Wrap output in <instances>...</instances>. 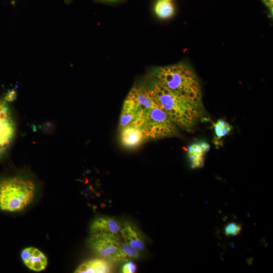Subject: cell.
<instances>
[{
  "label": "cell",
  "mask_w": 273,
  "mask_h": 273,
  "mask_svg": "<svg viewBox=\"0 0 273 273\" xmlns=\"http://www.w3.org/2000/svg\"><path fill=\"white\" fill-rule=\"evenodd\" d=\"M131 90L135 98L136 108L133 120L128 126L140 129L145 139H163L177 133L178 127L148 85L134 86Z\"/></svg>",
  "instance_id": "6da1fadb"
},
{
  "label": "cell",
  "mask_w": 273,
  "mask_h": 273,
  "mask_svg": "<svg viewBox=\"0 0 273 273\" xmlns=\"http://www.w3.org/2000/svg\"><path fill=\"white\" fill-rule=\"evenodd\" d=\"M172 121L186 130L192 128L200 118L202 102L172 90L152 78L148 85Z\"/></svg>",
  "instance_id": "7a4b0ae2"
},
{
  "label": "cell",
  "mask_w": 273,
  "mask_h": 273,
  "mask_svg": "<svg viewBox=\"0 0 273 273\" xmlns=\"http://www.w3.org/2000/svg\"><path fill=\"white\" fill-rule=\"evenodd\" d=\"M152 78L167 88L193 100L202 102L201 86L194 71L183 63L160 67L152 73Z\"/></svg>",
  "instance_id": "3957f363"
},
{
  "label": "cell",
  "mask_w": 273,
  "mask_h": 273,
  "mask_svg": "<svg viewBox=\"0 0 273 273\" xmlns=\"http://www.w3.org/2000/svg\"><path fill=\"white\" fill-rule=\"evenodd\" d=\"M36 191L35 182L22 175L0 179V210L15 213L23 211L33 201Z\"/></svg>",
  "instance_id": "277c9868"
},
{
  "label": "cell",
  "mask_w": 273,
  "mask_h": 273,
  "mask_svg": "<svg viewBox=\"0 0 273 273\" xmlns=\"http://www.w3.org/2000/svg\"><path fill=\"white\" fill-rule=\"evenodd\" d=\"M120 244L118 236L107 233L90 234L88 239V246L96 255L113 262H121Z\"/></svg>",
  "instance_id": "5b68a950"
},
{
  "label": "cell",
  "mask_w": 273,
  "mask_h": 273,
  "mask_svg": "<svg viewBox=\"0 0 273 273\" xmlns=\"http://www.w3.org/2000/svg\"><path fill=\"white\" fill-rule=\"evenodd\" d=\"M16 123L8 102L0 100V161L6 155L16 134Z\"/></svg>",
  "instance_id": "8992f818"
},
{
  "label": "cell",
  "mask_w": 273,
  "mask_h": 273,
  "mask_svg": "<svg viewBox=\"0 0 273 273\" xmlns=\"http://www.w3.org/2000/svg\"><path fill=\"white\" fill-rule=\"evenodd\" d=\"M20 255L23 263L31 270L40 271L47 266V256L36 248L26 247L22 250Z\"/></svg>",
  "instance_id": "52a82bcc"
},
{
  "label": "cell",
  "mask_w": 273,
  "mask_h": 273,
  "mask_svg": "<svg viewBox=\"0 0 273 273\" xmlns=\"http://www.w3.org/2000/svg\"><path fill=\"white\" fill-rule=\"evenodd\" d=\"M120 234L124 242L140 251L145 248V239L138 228L132 223L124 222L121 225Z\"/></svg>",
  "instance_id": "ba28073f"
},
{
  "label": "cell",
  "mask_w": 273,
  "mask_h": 273,
  "mask_svg": "<svg viewBox=\"0 0 273 273\" xmlns=\"http://www.w3.org/2000/svg\"><path fill=\"white\" fill-rule=\"evenodd\" d=\"M210 147V144L204 141L194 142L188 147L187 154L192 168L203 167L205 155L209 150Z\"/></svg>",
  "instance_id": "9c48e42d"
},
{
  "label": "cell",
  "mask_w": 273,
  "mask_h": 273,
  "mask_svg": "<svg viewBox=\"0 0 273 273\" xmlns=\"http://www.w3.org/2000/svg\"><path fill=\"white\" fill-rule=\"evenodd\" d=\"M121 224L116 219L108 216L100 217L94 219L90 226V234L102 233L120 234Z\"/></svg>",
  "instance_id": "30bf717a"
},
{
  "label": "cell",
  "mask_w": 273,
  "mask_h": 273,
  "mask_svg": "<svg viewBox=\"0 0 273 273\" xmlns=\"http://www.w3.org/2000/svg\"><path fill=\"white\" fill-rule=\"evenodd\" d=\"M112 271L109 261L103 258H95L80 264L75 270V273H107Z\"/></svg>",
  "instance_id": "8fae6325"
},
{
  "label": "cell",
  "mask_w": 273,
  "mask_h": 273,
  "mask_svg": "<svg viewBox=\"0 0 273 273\" xmlns=\"http://www.w3.org/2000/svg\"><path fill=\"white\" fill-rule=\"evenodd\" d=\"M145 139L143 132L138 128L127 126L120 129V141L126 148L136 147Z\"/></svg>",
  "instance_id": "7c38bea8"
},
{
  "label": "cell",
  "mask_w": 273,
  "mask_h": 273,
  "mask_svg": "<svg viewBox=\"0 0 273 273\" xmlns=\"http://www.w3.org/2000/svg\"><path fill=\"white\" fill-rule=\"evenodd\" d=\"M154 10L157 16L161 19L169 18L174 13L173 5L168 0H159L155 6Z\"/></svg>",
  "instance_id": "4fadbf2b"
},
{
  "label": "cell",
  "mask_w": 273,
  "mask_h": 273,
  "mask_svg": "<svg viewBox=\"0 0 273 273\" xmlns=\"http://www.w3.org/2000/svg\"><path fill=\"white\" fill-rule=\"evenodd\" d=\"M121 262H126L140 257V251L124 242L120 244Z\"/></svg>",
  "instance_id": "5bb4252c"
},
{
  "label": "cell",
  "mask_w": 273,
  "mask_h": 273,
  "mask_svg": "<svg viewBox=\"0 0 273 273\" xmlns=\"http://www.w3.org/2000/svg\"><path fill=\"white\" fill-rule=\"evenodd\" d=\"M215 136L220 139L227 135L232 130L231 124L223 119H219L213 124Z\"/></svg>",
  "instance_id": "9a60e30c"
},
{
  "label": "cell",
  "mask_w": 273,
  "mask_h": 273,
  "mask_svg": "<svg viewBox=\"0 0 273 273\" xmlns=\"http://www.w3.org/2000/svg\"><path fill=\"white\" fill-rule=\"evenodd\" d=\"M242 229V226L239 223L231 222L225 226L224 233L228 236H235L241 233Z\"/></svg>",
  "instance_id": "2e32d148"
},
{
  "label": "cell",
  "mask_w": 273,
  "mask_h": 273,
  "mask_svg": "<svg viewBox=\"0 0 273 273\" xmlns=\"http://www.w3.org/2000/svg\"><path fill=\"white\" fill-rule=\"evenodd\" d=\"M136 264L131 261H128L124 264L121 268L123 273H133L136 270Z\"/></svg>",
  "instance_id": "e0dca14e"
},
{
  "label": "cell",
  "mask_w": 273,
  "mask_h": 273,
  "mask_svg": "<svg viewBox=\"0 0 273 273\" xmlns=\"http://www.w3.org/2000/svg\"><path fill=\"white\" fill-rule=\"evenodd\" d=\"M16 96V92L14 90L9 91L6 95L4 99L8 102L13 101Z\"/></svg>",
  "instance_id": "ac0fdd59"
},
{
  "label": "cell",
  "mask_w": 273,
  "mask_h": 273,
  "mask_svg": "<svg viewBox=\"0 0 273 273\" xmlns=\"http://www.w3.org/2000/svg\"><path fill=\"white\" fill-rule=\"evenodd\" d=\"M264 3L268 7L272 8L273 0H262Z\"/></svg>",
  "instance_id": "d6986e66"
},
{
  "label": "cell",
  "mask_w": 273,
  "mask_h": 273,
  "mask_svg": "<svg viewBox=\"0 0 273 273\" xmlns=\"http://www.w3.org/2000/svg\"><path fill=\"white\" fill-rule=\"evenodd\" d=\"M104 1H117V0H104Z\"/></svg>",
  "instance_id": "ffe728a7"
},
{
  "label": "cell",
  "mask_w": 273,
  "mask_h": 273,
  "mask_svg": "<svg viewBox=\"0 0 273 273\" xmlns=\"http://www.w3.org/2000/svg\"><path fill=\"white\" fill-rule=\"evenodd\" d=\"M168 1H170V0H168Z\"/></svg>",
  "instance_id": "44dd1931"
}]
</instances>
